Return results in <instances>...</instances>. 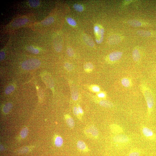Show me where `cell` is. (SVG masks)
I'll list each match as a JSON object with an SVG mask.
<instances>
[{"instance_id":"6da1fadb","label":"cell","mask_w":156,"mask_h":156,"mask_svg":"<svg viewBox=\"0 0 156 156\" xmlns=\"http://www.w3.org/2000/svg\"><path fill=\"white\" fill-rule=\"evenodd\" d=\"M40 64L39 60L36 59H30L24 61L22 63V68L25 70H30L38 67Z\"/></svg>"},{"instance_id":"7a4b0ae2","label":"cell","mask_w":156,"mask_h":156,"mask_svg":"<svg viewBox=\"0 0 156 156\" xmlns=\"http://www.w3.org/2000/svg\"><path fill=\"white\" fill-rule=\"evenodd\" d=\"M85 134L90 138L96 139L98 137L99 132L97 128L94 125L86 127L84 130Z\"/></svg>"},{"instance_id":"3957f363","label":"cell","mask_w":156,"mask_h":156,"mask_svg":"<svg viewBox=\"0 0 156 156\" xmlns=\"http://www.w3.org/2000/svg\"><path fill=\"white\" fill-rule=\"evenodd\" d=\"M143 93L146 100L148 110L150 111L154 106V101L153 97L150 90L146 88L143 87Z\"/></svg>"},{"instance_id":"277c9868","label":"cell","mask_w":156,"mask_h":156,"mask_svg":"<svg viewBox=\"0 0 156 156\" xmlns=\"http://www.w3.org/2000/svg\"><path fill=\"white\" fill-rule=\"evenodd\" d=\"M113 140V141L116 143H125L129 142L130 139L127 135L120 134L115 136Z\"/></svg>"},{"instance_id":"5b68a950","label":"cell","mask_w":156,"mask_h":156,"mask_svg":"<svg viewBox=\"0 0 156 156\" xmlns=\"http://www.w3.org/2000/svg\"><path fill=\"white\" fill-rule=\"evenodd\" d=\"M110 128L112 133L115 134H120L123 132L122 128L120 125L116 124H111L110 125Z\"/></svg>"},{"instance_id":"8992f818","label":"cell","mask_w":156,"mask_h":156,"mask_svg":"<svg viewBox=\"0 0 156 156\" xmlns=\"http://www.w3.org/2000/svg\"><path fill=\"white\" fill-rule=\"evenodd\" d=\"M123 53L120 52H112L109 55L110 60L112 62L116 61L121 59L122 55Z\"/></svg>"},{"instance_id":"52a82bcc","label":"cell","mask_w":156,"mask_h":156,"mask_svg":"<svg viewBox=\"0 0 156 156\" xmlns=\"http://www.w3.org/2000/svg\"><path fill=\"white\" fill-rule=\"evenodd\" d=\"M43 78L44 82L47 86L50 88H52L54 86L53 80L50 76L48 74H44L43 76Z\"/></svg>"},{"instance_id":"ba28073f","label":"cell","mask_w":156,"mask_h":156,"mask_svg":"<svg viewBox=\"0 0 156 156\" xmlns=\"http://www.w3.org/2000/svg\"><path fill=\"white\" fill-rule=\"evenodd\" d=\"M64 116L68 126L71 129H73L75 126V122L73 118L69 115H65Z\"/></svg>"},{"instance_id":"9c48e42d","label":"cell","mask_w":156,"mask_h":156,"mask_svg":"<svg viewBox=\"0 0 156 156\" xmlns=\"http://www.w3.org/2000/svg\"><path fill=\"white\" fill-rule=\"evenodd\" d=\"M142 131L144 136L147 138H150L153 136L154 133L152 130L146 127H142Z\"/></svg>"},{"instance_id":"30bf717a","label":"cell","mask_w":156,"mask_h":156,"mask_svg":"<svg viewBox=\"0 0 156 156\" xmlns=\"http://www.w3.org/2000/svg\"><path fill=\"white\" fill-rule=\"evenodd\" d=\"M77 146L78 149L82 152H87L89 151L86 144L83 141L79 140L78 141Z\"/></svg>"},{"instance_id":"8fae6325","label":"cell","mask_w":156,"mask_h":156,"mask_svg":"<svg viewBox=\"0 0 156 156\" xmlns=\"http://www.w3.org/2000/svg\"><path fill=\"white\" fill-rule=\"evenodd\" d=\"M108 40L110 44H114L119 43L121 41V38L118 36L113 35L110 37Z\"/></svg>"},{"instance_id":"7c38bea8","label":"cell","mask_w":156,"mask_h":156,"mask_svg":"<svg viewBox=\"0 0 156 156\" xmlns=\"http://www.w3.org/2000/svg\"><path fill=\"white\" fill-rule=\"evenodd\" d=\"M29 21V20L25 18H21L15 21L13 23V25L14 26H21L25 24Z\"/></svg>"},{"instance_id":"4fadbf2b","label":"cell","mask_w":156,"mask_h":156,"mask_svg":"<svg viewBox=\"0 0 156 156\" xmlns=\"http://www.w3.org/2000/svg\"><path fill=\"white\" fill-rule=\"evenodd\" d=\"M99 103L100 105L104 107L111 108L114 106L113 103L106 100H101L99 101Z\"/></svg>"},{"instance_id":"5bb4252c","label":"cell","mask_w":156,"mask_h":156,"mask_svg":"<svg viewBox=\"0 0 156 156\" xmlns=\"http://www.w3.org/2000/svg\"><path fill=\"white\" fill-rule=\"evenodd\" d=\"M83 40L85 43L89 46L93 47L95 45L92 39L88 35H85L83 36Z\"/></svg>"},{"instance_id":"9a60e30c","label":"cell","mask_w":156,"mask_h":156,"mask_svg":"<svg viewBox=\"0 0 156 156\" xmlns=\"http://www.w3.org/2000/svg\"><path fill=\"white\" fill-rule=\"evenodd\" d=\"M141 151L139 149L134 148L130 150L127 156H140Z\"/></svg>"},{"instance_id":"2e32d148","label":"cell","mask_w":156,"mask_h":156,"mask_svg":"<svg viewBox=\"0 0 156 156\" xmlns=\"http://www.w3.org/2000/svg\"><path fill=\"white\" fill-rule=\"evenodd\" d=\"M72 97L73 100L74 101H77L78 99V93L77 88L76 87H72Z\"/></svg>"},{"instance_id":"e0dca14e","label":"cell","mask_w":156,"mask_h":156,"mask_svg":"<svg viewBox=\"0 0 156 156\" xmlns=\"http://www.w3.org/2000/svg\"><path fill=\"white\" fill-rule=\"evenodd\" d=\"M63 140L61 137L57 136L56 137L55 140V145L57 147H61L63 144Z\"/></svg>"},{"instance_id":"ac0fdd59","label":"cell","mask_w":156,"mask_h":156,"mask_svg":"<svg viewBox=\"0 0 156 156\" xmlns=\"http://www.w3.org/2000/svg\"><path fill=\"white\" fill-rule=\"evenodd\" d=\"M133 56L134 60L135 61L138 62L140 60V54L137 49H135L133 51Z\"/></svg>"},{"instance_id":"d6986e66","label":"cell","mask_w":156,"mask_h":156,"mask_svg":"<svg viewBox=\"0 0 156 156\" xmlns=\"http://www.w3.org/2000/svg\"><path fill=\"white\" fill-rule=\"evenodd\" d=\"M94 68V65L90 62L87 63L85 64L84 66L85 71L87 73H90L92 72Z\"/></svg>"},{"instance_id":"ffe728a7","label":"cell","mask_w":156,"mask_h":156,"mask_svg":"<svg viewBox=\"0 0 156 156\" xmlns=\"http://www.w3.org/2000/svg\"><path fill=\"white\" fill-rule=\"evenodd\" d=\"M128 23L131 26L134 27H140L142 25V23L138 20H131L128 21Z\"/></svg>"},{"instance_id":"44dd1931","label":"cell","mask_w":156,"mask_h":156,"mask_svg":"<svg viewBox=\"0 0 156 156\" xmlns=\"http://www.w3.org/2000/svg\"><path fill=\"white\" fill-rule=\"evenodd\" d=\"M138 34L141 36L147 37L150 36L151 33L150 32L144 30H139L137 32Z\"/></svg>"},{"instance_id":"7402d4cb","label":"cell","mask_w":156,"mask_h":156,"mask_svg":"<svg viewBox=\"0 0 156 156\" xmlns=\"http://www.w3.org/2000/svg\"><path fill=\"white\" fill-rule=\"evenodd\" d=\"M54 21V19L50 17L47 18L41 22V24L44 25H47L53 23Z\"/></svg>"},{"instance_id":"603a6c76","label":"cell","mask_w":156,"mask_h":156,"mask_svg":"<svg viewBox=\"0 0 156 156\" xmlns=\"http://www.w3.org/2000/svg\"><path fill=\"white\" fill-rule=\"evenodd\" d=\"M12 107V104L10 103H7L3 108V111L5 114H7L9 112L10 110Z\"/></svg>"},{"instance_id":"cb8c5ba5","label":"cell","mask_w":156,"mask_h":156,"mask_svg":"<svg viewBox=\"0 0 156 156\" xmlns=\"http://www.w3.org/2000/svg\"><path fill=\"white\" fill-rule=\"evenodd\" d=\"M28 133V129L27 127H25L22 129L20 132V135L22 138H24L27 136Z\"/></svg>"},{"instance_id":"d4e9b609","label":"cell","mask_w":156,"mask_h":156,"mask_svg":"<svg viewBox=\"0 0 156 156\" xmlns=\"http://www.w3.org/2000/svg\"><path fill=\"white\" fill-rule=\"evenodd\" d=\"M26 49L29 52L34 54H38L39 52V51L38 49H36L31 46H29L27 47Z\"/></svg>"},{"instance_id":"484cf974","label":"cell","mask_w":156,"mask_h":156,"mask_svg":"<svg viewBox=\"0 0 156 156\" xmlns=\"http://www.w3.org/2000/svg\"><path fill=\"white\" fill-rule=\"evenodd\" d=\"M28 2L30 6L33 7L38 6L40 4L39 1L37 0H30Z\"/></svg>"},{"instance_id":"4316f807","label":"cell","mask_w":156,"mask_h":156,"mask_svg":"<svg viewBox=\"0 0 156 156\" xmlns=\"http://www.w3.org/2000/svg\"><path fill=\"white\" fill-rule=\"evenodd\" d=\"M121 83L123 85L126 87H129L130 83L129 80L127 78H124L121 80Z\"/></svg>"},{"instance_id":"83f0119b","label":"cell","mask_w":156,"mask_h":156,"mask_svg":"<svg viewBox=\"0 0 156 156\" xmlns=\"http://www.w3.org/2000/svg\"><path fill=\"white\" fill-rule=\"evenodd\" d=\"M15 87L13 85H10L7 87L5 91V93L6 94H9L12 92L14 90Z\"/></svg>"},{"instance_id":"f1b7e54d","label":"cell","mask_w":156,"mask_h":156,"mask_svg":"<svg viewBox=\"0 0 156 156\" xmlns=\"http://www.w3.org/2000/svg\"><path fill=\"white\" fill-rule=\"evenodd\" d=\"M74 7L76 11L79 12H81L83 10V6L80 4H75L74 5Z\"/></svg>"},{"instance_id":"f546056e","label":"cell","mask_w":156,"mask_h":156,"mask_svg":"<svg viewBox=\"0 0 156 156\" xmlns=\"http://www.w3.org/2000/svg\"><path fill=\"white\" fill-rule=\"evenodd\" d=\"M55 50L58 52H60L62 50V45L59 43H55L54 45Z\"/></svg>"},{"instance_id":"4dcf8cb0","label":"cell","mask_w":156,"mask_h":156,"mask_svg":"<svg viewBox=\"0 0 156 156\" xmlns=\"http://www.w3.org/2000/svg\"><path fill=\"white\" fill-rule=\"evenodd\" d=\"M31 148L29 147H26L20 149L19 150V153L20 154H24L29 151Z\"/></svg>"},{"instance_id":"1f68e13d","label":"cell","mask_w":156,"mask_h":156,"mask_svg":"<svg viewBox=\"0 0 156 156\" xmlns=\"http://www.w3.org/2000/svg\"><path fill=\"white\" fill-rule=\"evenodd\" d=\"M73 113L77 117L79 120H81V115L78 111L77 107L76 106L74 107V108Z\"/></svg>"},{"instance_id":"d6a6232c","label":"cell","mask_w":156,"mask_h":156,"mask_svg":"<svg viewBox=\"0 0 156 156\" xmlns=\"http://www.w3.org/2000/svg\"><path fill=\"white\" fill-rule=\"evenodd\" d=\"M64 67L65 68L69 71H71L74 69V66L72 64L67 62L64 64Z\"/></svg>"},{"instance_id":"836d02e7","label":"cell","mask_w":156,"mask_h":156,"mask_svg":"<svg viewBox=\"0 0 156 156\" xmlns=\"http://www.w3.org/2000/svg\"><path fill=\"white\" fill-rule=\"evenodd\" d=\"M67 21L69 24L73 26H75L76 25V21L72 18H68L67 19Z\"/></svg>"},{"instance_id":"e575fe53","label":"cell","mask_w":156,"mask_h":156,"mask_svg":"<svg viewBox=\"0 0 156 156\" xmlns=\"http://www.w3.org/2000/svg\"><path fill=\"white\" fill-rule=\"evenodd\" d=\"M67 53L69 57H72L74 55V52L73 50L70 47L67 49Z\"/></svg>"},{"instance_id":"d590c367","label":"cell","mask_w":156,"mask_h":156,"mask_svg":"<svg viewBox=\"0 0 156 156\" xmlns=\"http://www.w3.org/2000/svg\"><path fill=\"white\" fill-rule=\"evenodd\" d=\"M91 89L95 92H99L100 91V88L97 86H94L91 87Z\"/></svg>"},{"instance_id":"8d00e7d4","label":"cell","mask_w":156,"mask_h":156,"mask_svg":"<svg viewBox=\"0 0 156 156\" xmlns=\"http://www.w3.org/2000/svg\"><path fill=\"white\" fill-rule=\"evenodd\" d=\"M77 108L78 111L79 113H80V115H83L84 112L83 111L82 108H81L80 106H79V105L78 106Z\"/></svg>"},{"instance_id":"74e56055","label":"cell","mask_w":156,"mask_h":156,"mask_svg":"<svg viewBox=\"0 0 156 156\" xmlns=\"http://www.w3.org/2000/svg\"><path fill=\"white\" fill-rule=\"evenodd\" d=\"M5 57V54L4 52H1L0 53V59L1 60L4 59Z\"/></svg>"},{"instance_id":"f35d334b","label":"cell","mask_w":156,"mask_h":156,"mask_svg":"<svg viewBox=\"0 0 156 156\" xmlns=\"http://www.w3.org/2000/svg\"><path fill=\"white\" fill-rule=\"evenodd\" d=\"M94 30L95 33H99L100 31L99 27L97 26L95 27Z\"/></svg>"},{"instance_id":"ab89813d","label":"cell","mask_w":156,"mask_h":156,"mask_svg":"<svg viewBox=\"0 0 156 156\" xmlns=\"http://www.w3.org/2000/svg\"><path fill=\"white\" fill-rule=\"evenodd\" d=\"M98 96L100 98H104L106 97V95L103 93H101L98 94Z\"/></svg>"}]
</instances>
